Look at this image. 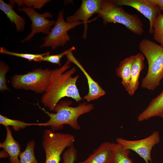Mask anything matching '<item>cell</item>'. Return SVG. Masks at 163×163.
<instances>
[{
  "label": "cell",
  "mask_w": 163,
  "mask_h": 163,
  "mask_svg": "<svg viewBox=\"0 0 163 163\" xmlns=\"http://www.w3.org/2000/svg\"><path fill=\"white\" fill-rule=\"evenodd\" d=\"M70 63L67 61L60 68L52 70L47 88L41 99L42 103L51 111L64 97H71L76 102L83 99L76 85L79 75L72 76L76 69L73 67L66 71L70 67Z\"/></svg>",
  "instance_id": "obj_1"
},
{
  "label": "cell",
  "mask_w": 163,
  "mask_h": 163,
  "mask_svg": "<svg viewBox=\"0 0 163 163\" xmlns=\"http://www.w3.org/2000/svg\"><path fill=\"white\" fill-rule=\"evenodd\" d=\"M72 102L70 100L60 101L55 106L51 113L44 108L39 106L49 117L47 122L38 123V126H50L53 131L62 129L63 125L67 124L75 130H79L81 127L78 122L79 116L89 112L94 108L93 104L84 102L75 107L71 105Z\"/></svg>",
  "instance_id": "obj_2"
},
{
  "label": "cell",
  "mask_w": 163,
  "mask_h": 163,
  "mask_svg": "<svg viewBox=\"0 0 163 163\" xmlns=\"http://www.w3.org/2000/svg\"><path fill=\"white\" fill-rule=\"evenodd\" d=\"M139 50L147 60L148 68L142 80L141 87L154 91L163 79V47L147 39H142L139 45Z\"/></svg>",
  "instance_id": "obj_3"
},
{
  "label": "cell",
  "mask_w": 163,
  "mask_h": 163,
  "mask_svg": "<svg viewBox=\"0 0 163 163\" xmlns=\"http://www.w3.org/2000/svg\"><path fill=\"white\" fill-rule=\"evenodd\" d=\"M97 14L104 25L111 23H119L137 35H141L144 32L143 24L140 18L136 14L127 12L112 0H101Z\"/></svg>",
  "instance_id": "obj_4"
},
{
  "label": "cell",
  "mask_w": 163,
  "mask_h": 163,
  "mask_svg": "<svg viewBox=\"0 0 163 163\" xmlns=\"http://www.w3.org/2000/svg\"><path fill=\"white\" fill-rule=\"evenodd\" d=\"M54 132L49 129L44 131L42 145L45 153V163H59L64 149L73 145L74 142L72 135Z\"/></svg>",
  "instance_id": "obj_5"
},
{
  "label": "cell",
  "mask_w": 163,
  "mask_h": 163,
  "mask_svg": "<svg viewBox=\"0 0 163 163\" xmlns=\"http://www.w3.org/2000/svg\"><path fill=\"white\" fill-rule=\"evenodd\" d=\"M51 72L50 69L39 68L24 74L15 75L11 78V84L16 89L30 90L42 94L47 88Z\"/></svg>",
  "instance_id": "obj_6"
},
{
  "label": "cell",
  "mask_w": 163,
  "mask_h": 163,
  "mask_svg": "<svg viewBox=\"0 0 163 163\" xmlns=\"http://www.w3.org/2000/svg\"><path fill=\"white\" fill-rule=\"evenodd\" d=\"M63 14V10L59 12L54 26L47 36L43 39L44 43L40 48L50 47L54 50L59 46L63 47L70 39L68 31L83 24L80 21L67 22L64 19Z\"/></svg>",
  "instance_id": "obj_7"
},
{
  "label": "cell",
  "mask_w": 163,
  "mask_h": 163,
  "mask_svg": "<svg viewBox=\"0 0 163 163\" xmlns=\"http://www.w3.org/2000/svg\"><path fill=\"white\" fill-rule=\"evenodd\" d=\"M117 143L122 145L125 149L132 150L142 158L146 163H152L151 152L153 147L160 141L159 132L155 131L149 136L140 140H127L121 138L116 139Z\"/></svg>",
  "instance_id": "obj_8"
},
{
  "label": "cell",
  "mask_w": 163,
  "mask_h": 163,
  "mask_svg": "<svg viewBox=\"0 0 163 163\" xmlns=\"http://www.w3.org/2000/svg\"><path fill=\"white\" fill-rule=\"evenodd\" d=\"M18 10L25 13L31 22V32L21 41V43L30 40L37 33H42L48 34L51 29V27L55 24L56 21L54 20L46 19L53 17L50 12H46L40 14L37 12L33 8L25 6L19 8Z\"/></svg>",
  "instance_id": "obj_9"
},
{
  "label": "cell",
  "mask_w": 163,
  "mask_h": 163,
  "mask_svg": "<svg viewBox=\"0 0 163 163\" xmlns=\"http://www.w3.org/2000/svg\"><path fill=\"white\" fill-rule=\"evenodd\" d=\"M118 6L126 5L135 9L147 18L149 22L148 33L153 34V24L155 19L161 13L158 7L151 0H113Z\"/></svg>",
  "instance_id": "obj_10"
},
{
  "label": "cell",
  "mask_w": 163,
  "mask_h": 163,
  "mask_svg": "<svg viewBox=\"0 0 163 163\" xmlns=\"http://www.w3.org/2000/svg\"><path fill=\"white\" fill-rule=\"evenodd\" d=\"M101 0H82L79 8L73 15L69 16L66 21L72 23L80 21L84 24L83 37L86 39L88 29L89 19L99 10Z\"/></svg>",
  "instance_id": "obj_11"
},
{
  "label": "cell",
  "mask_w": 163,
  "mask_h": 163,
  "mask_svg": "<svg viewBox=\"0 0 163 163\" xmlns=\"http://www.w3.org/2000/svg\"><path fill=\"white\" fill-rule=\"evenodd\" d=\"M68 61L70 62H72L77 66L82 71L87 80L88 86V92L85 95L84 99L86 100L87 102L97 99L102 96L106 94V92L95 81L85 70L80 62L75 58L71 51L66 55Z\"/></svg>",
  "instance_id": "obj_12"
},
{
  "label": "cell",
  "mask_w": 163,
  "mask_h": 163,
  "mask_svg": "<svg viewBox=\"0 0 163 163\" xmlns=\"http://www.w3.org/2000/svg\"><path fill=\"white\" fill-rule=\"evenodd\" d=\"M113 151V143L104 142L94 149L86 159L78 163H110Z\"/></svg>",
  "instance_id": "obj_13"
},
{
  "label": "cell",
  "mask_w": 163,
  "mask_h": 163,
  "mask_svg": "<svg viewBox=\"0 0 163 163\" xmlns=\"http://www.w3.org/2000/svg\"><path fill=\"white\" fill-rule=\"evenodd\" d=\"M144 60V56L141 53L135 55L131 70L130 83L126 89L130 96L134 94L138 88L140 74L145 67Z\"/></svg>",
  "instance_id": "obj_14"
},
{
  "label": "cell",
  "mask_w": 163,
  "mask_h": 163,
  "mask_svg": "<svg viewBox=\"0 0 163 163\" xmlns=\"http://www.w3.org/2000/svg\"><path fill=\"white\" fill-rule=\"evenodd\" d=\"M155 117L163 118V90L151 100L147 107L138 115L137 120L142 122Z\"/></svg>",
  "instance_id": "obj_15"
},
{
  "label": "cell",
  "mask_w": 163,
  "mask_h": 163,
  "mask_svg": "<svg viewBox=\"0 0 163 163\" xmlns=\"http://www.w3.org/2000/svg\"><path fill=\"white\" fill-rule=\"evenodd\" d=\"M6 135L5 141L0 143V147L3 148L9 157L10 163H20L18 158L20 153L19 143L13 137L9 126L5 127Z\"/></svg>",
  "instance_id": "obj_16"
},
{
  "label": "cell",
  "mask_w": 163,
  "mask_h": 163,
  "mask_svg": "<svg viewBox=\"0 0 163 163\" xmlns=\"http://www.w3.org/2000/svg\"><path fill=\"white\" fill-rule=\"evenodd\" d=\"M14 5L11 0L10 1L9 4L2 0H0V9L6 14L11 23L14 24L16 30L21 32L24 30L25 21L14 10Z\"/></svg>",
  "instance_id": "obj_17"
},
{
  "label": "cell",
  "mask_w": 163,
  "mask_h": 163,
  "mask_svg": "<svg viewBox=\"0 0 163 163\" xmlns=\"http://www.w3.org/2000/svg\"><path fill=\"white\" fill-rule=\"evenodd\" d=\"M135 55H132L121 61L116 69V75L122 79V83L126 90L128 88L130 79L132 66Z\"/></svg>",
  "instance_id": "obj_18"
},
{
  "label": "cell",
  "mask_w": 163,
  "mask_h": 163,
  "mask_svg": "<svg viewBox=\"0 0 163 163\" xmlns=\"http://www.w3.org/2000/svg\"><path fill=\"white\" fill-rule=\"evenodd\" d=\"M113 155L110 163H133L129 157V150L122 145L113 143Z\"/></svg>",
  "instance_id": "obj_19"
},
{
  "label": "cell",
  "mask_w": 163,
  "mask_h": 163,
  "mask_svg": "<svg viewBox=\"0 0 163 163\" xmlns=\"http://www.w3.org/2000/svg\"><path fill=\"white\" fill-rule=\"evenodd\" d=\"M35 145V141L33 140L27 143L25 150L20 153V163H39L34 155Z\"/></svg>",
  "instance_id": "obj_20"
},
{
  "label": "cell",
  "mask_w": 163,
  "mask_h": 163,
  "mask_svg": "<svg viewBox=\"0 0 163 163\" xmlns=\"http://www.w3.org/2000/svg\"><path fill=\"white\" fill-rule=\"evenodd\" d=\"M0 124L5 127L12 126L13 129L16 131L27 126H38V123H25L20 120L10 119L1 114L0 115Z\"/></svg>",
  "instance_id": "obj_21"
},
{
  "label": "cell",
  "mask_w": 163,
  "mask_h": 163,
  "mask_svg": "<svg viewBox=\"0 0 163 163\" xmlns=\"http://www.w3.org/2000/svg\"><path fill=\"white\" fill-rule=\"evenodd\" d=\"M153 38L163 47V14L161 13L153 24Z\"/></svg>",
  "instance_id": "obj_22"
},
{
  "label": "cell",
  "mask_w": 163,
  "mask_h": 163,
  "mask_svg": "<svg viewBox=\"0 0 163 163\" xmlns=\"http://www.w3.org/2000/svg\"><path fill=\"white\" fill-rule=\"evenodd\" d=\"M0 53L5 55H7L23 58L29 61H34L37 62L39 59L50 54L49 52L40 54L19 53L12 52L6 50L4 47L0 48Z\"/></svg>",
  "instance_id": "obj_23"
},
{
  "label": "cell",
  "mask_w": 163,
  "mask_h": 163,
  "mask_svg": "<svg viewBox=\"0 0 163 163\" xmlns=\"http://www.w3.org/2000/svg\"><path fill=\"white\" fill-rule=\"evenodd\" d=\"M75 49V47L72 46L69 49L59 54L52 55L49 54L39 59L37 62L46 61L61 66V64L60 62V60L62 58L69 52L72 51Z\"/></svg>",
  "instance_id": "obj_24"
},
{
  "label": "cell",
  "mask_w": 163,
  "mask_h": 163,
  "mask_svg": "<svg viewBox=\"0 0 163 163\" xmlns=\"http://www.w3.org/2000/svg\"><path fill=\"white\" fill-rule=\"evenodd\" d=\"M8 66L4 62H0V91L3 92L8 90L6 85V74L9 70Z\"/></svg>",
  "instance_id": "obj_25"
},
{
  "label": "cell",
  "mask_w": 163,
  "mask_h": 163,
  "mask_svg": "<svg viewBox=\"0 0 163 163\" xmlns=\"http://www.w3.org/2000/svg\"><path fill=\"white\" fill-rule=\"evenodd\" d=\"M77 151L73 145L68 148L62 155L63 163H74L76 160Z\"/></svg>",
  "instance_id": "obj_26"
},
{
  "label": "cell",
  "mask_w": 163,
  "mask_h": 163,
  "mask_svg": "<svg viewBox=\"0 0 163 163\" xmlns=\"http://www.w3.org/2000/svg\"><path fill=\"white\" fill-rule=\"evenodd\" d=\"M49 0H24V5L28 8L32 7L34 9H41Z\"/></svg>",
  "instance_id": "obj_27"
},
{
  "label": "cell",
  "mask_w": 163,
  "mask_h": 163,
  "mask_svg": "<svg viewBox=\"0 0 163 163\" xmlns=\"http://www.w3.org/2000/svg\"><path fill=\"white\" fill-rule=\"evenodd\" d=\"M159 8L161 11L163 10V0H151Z\"/></svg>",
  "instance_id": "obj_28"
},
{
  "label": "cell",
  "mask_w": 163,
  "mask_h": 163,
  "mask_svg": "<svg viewBox=\"0 0 163 163\" xmlns=\"http://www.w3.org/2000/svg\"><path fill=\"white\" fill-rule=\"evenodd\" d=\"M11 1L14 4L15 3L16 4L19 8H20L21 7H22L24 6L23 0H11Z\"/></svg>",
  "instance_id": "obj_29"
}]
</instances>
